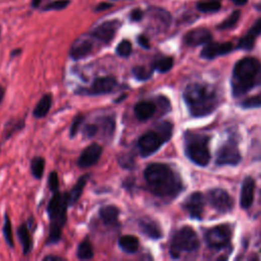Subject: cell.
<instances>
[{
	"label": "cell",
	"mask_w": 261,
	"mask_h": 261,
	"mask_svg": "<svg viewBox=\"0 0 261 261\" xmlns=\"http://www.w3.org/2000/svg\"><path fill=\"white\" fill-rule=\"evenodd\" d=\"M77 256L81 260H90L94 257V250L88 239L82 241L77 250Z\"/></svg>",
	"instance_id": "cell-28"
},
{
	"label": "cell",
	"mask_w": 261,
	"mask_h": 261,
	"mask_svg": "<svg viewBox=\"0 0 261 261\" xmlns=\"http://www.w3.org/2000/svg\"><path fill=\"white\" fill-rule=\"evenodd\" d=\"M199 248V239L196 232L190 227L179 230L172 238L170 245V255L179 258L181 252H192Z\"/></svg>",
	"instance_id": "cell-6"
},
{
	"label": "cell",
	"mask_w": 261,
	"mask_h": 261,
	"mask_svg": "<svg viewBox=\"0 0 261 261\" xmlns=\"http://www.w3.org/2000/svg\"><path fill=\"white\" fill-rule=\"evenodd\" d=\"M150 191L159 197H176L183 190L180 177L168 165L151 163L144 171Z\"/></svg>",
	"instance_id": "cell-1"
},
{
	"label": "cell",
	"mask_w": 261,
	"mask_h": 261,
	"mask_svg": "<svg viewBox=\"0 0 261 261\" xmlns=\"http://www.w3.org/2000/svg\"><path fill=\"white\" fill-rule=\"evenodd\" d=\"M48 187L51 192H56L58 191L59 188V180H58V175L56 171L50 172V175L48 177Z\"/></svg>",
	"instance_id": "cell-43"
},
{
	"label": "cell",
	"mask_w": 261,
	"mask_h": 261,
	"mask_svg": "<svg viewBox=\"0 0 261 261\" xmlns=\"http://www.w3.org/2000/svg\"><path fill=\"white\" fill-rule=\"evenodd\" d=\"M117 85H118L117 80L112 76L99 77L93 81V83L91 84L89 88L80 89L79 91H77V93L89 95V96L105 95V94L114 92Z\"/></svg>",
	"instance_id": "cell-8"
},
{
	"label": "cell",
	"mask_w": 261,
	"mask_h": 261,
	"mask_svg": "<svg viewBox=\"0 0 261 261\" xmlns=\"http://www.w3.org/2000/svg\"><path fill=\"white\" fill-rule=\"evenodd\" d=\"M18 236L23 246L24 255L30 254L33 249V240L30 234V227H28L27 224H22L18 229Z\"/></svg>",
	"instance_id": "cell-26"
},
{
	"label": "cell",
	"mask_w": 261,
	"mask_h": 261,
	"mask_svg": "<svg viewBox=\"0 0 261 261\" xmlns=\"http://www.w3.org/2000/svg\"><path fill=\"white\" fill-rule=\"evenodd\" d=\"M52 105V96L50 94H45L43 95L40 101L37 103L33 110V115L36 118H43L45 117Z\"/></svg>",
	"instance_id": "cell-27"
},
{
	"label": "cell",
	"mask_w": 261,
	"mask_h": 261,
	"mask_svg": "<svg viewBox=\"0 0 261 261\" xmlns=\"http://www.w3.org/2000/svg\"><path fill=\"white\" fill-rule=\"evenodd\" d=\"M156 111V105L150 101H140L134 107L136 117L140 121H146L150 119Z\"/></svg>",
	"instance_id": "cell-20"
},
{
	"label": "cell",
	"mask_w": 261,
	"mask_h": 261,
	"mask_svg": "<svg viewBox=\"0 0 261 261\" xmlns=\"http://www.w3.org/2000/svg\"><path fill=\"white\" fill-rule=\"evenodd\" d=\"M117 161H118V164L123 168L130 169V168L134 167V160L129 154L117 156Z\"/></svg>",
	"instance_id": "cell-41"
},
{
	"label": "cell",
	"mask_w": 261,
	"mask_h": 261,
	"mask_svg": "<svg viewBox=\"0 0 261 261\" xmlns=\"http://www.w3.org/2000/svg\"><path fill=\"white\" fill-rule=\"evenodd\" d=\"M184 99L190 113L195 117L208 115L217 106L215 91L211 87L200 83H192L186 87Z\"/></svg>",
	"instance_id": "cell-2"
},
{
	"label": "cell",
	"mask_w": 261,
	"mask_h": 261,
	"mask_svg": "<svg viewBox=\"0 0 261 261\" xmlns=\"http://www.w3.org/2000/svg\"><path fill=\"white\" fill-rule=\"evenodd\" d=\"M99 133V126L98 123H88L83 127L82 134L84 138L91 139L94 138Z\"/></svg>",
	"instance_id": "cell-38"
},
{
	"label": "cell",
	"mask_w": 261,
	"mask_h": 261,
	"mask_svg": "<svg viewBox=\"0 0 261 261\" xmlns=\"http://www.w3.org/2000/svg\"><path fill=\"white\" fill-rule=\"evenodd\" d=\"M132 50H133L132 43H130L128 40H122L116 47V53L123 58L128 57L130 53H132Z\"/></svg>",
	"instance_id": "cell-35"
},
{
	"label": "cell",
	"mask_w": 261,
	"mask_h": 261,
	"mask_svg": "<svg viewBox=\"0 0 261 261\" xmlns=\"http://www.w3.org/2000/svg\"><path fill=\"white\" fill-rule=\"evenodd\" d=\"M139 228L141 232L152 240H158L162 237L160 227L156 222L150 219H143L139 222Z\"/></svg>",
	"instance_id": "cell-21"
},
{
	"label": "cell",
	"mask_w": 261,
	"mask_h": 261,
	"mask_svg": "<svg viewBox=\"0 0 261 261\" xmlns=\"http://www.w3.org/2000/svg\"><path fill=\"white\" fill-rule=\"evenodd\" d=\"M118 246L126 254H135L139 249L140 243L137 237L133 235H124L119 238Z\"/></svg>",
	"instance_id": "cell-24"
},
{
	"label": "cell",
	"mask_w": 261,
	"mask_h": 261,
	"mask_svg": "<svg viewBox=\"0 0 261 261\" xmlns=\"http://www.w3.org/2000/svg\"><path fill=\"white\" fill-rule=\"evenodd\" d=\"M3 232H4V237L5 240L7 242V244L11 247L14 248V236H13V227H12V223L10 220V216L8 213L5 214V224H4V228H3Z\"/></svg>",
	"instance_id": "cell-32"
},
{
	"label": "cell",
	"mask_w": 261,
	"mask_h": 261,
	"mask_svg": "<svg viewBox=\"0 0 261 261\" xmlns=\"http://www.w3.org/2000/svg\"><path fill=\"white\" fill-rule=\"evenodd\" d=\"M233 50L232 43H207V45L201 51V57L213 59L217 56L226 55Z\"/></svg>",
	"instance_id": "cell-16"
},
{
	"label": "cell",
	"mask_w": 261,
	"mask_h": 261,
	"mask_svg": "<svg viewBox=\"0 0 261 261\" xmlns=\"http://www.w3.org/2000/svg\"><path fill=\"white\" fill-rule=\"evenodd\" d=\"M71 2L70 0H55V2L49 3L44 9L45 12H49V11H62L64 9H67L70 6Z\"/></svg>",
	"instance_id": "cell-40"
},
{
	"label": "cell",
	"mask_w": 261,
	"mask_h": 261,
	"mask_svg": "<svg viewBox=\"0 0 261 261\" xmlns=\"http://www.w3.org/2000/svg\"><path fill=\"white\" fill-rule=\"evenodd\" d=\"M112 8V5L111 4H106V3H103V4H99L96 9H95V12H103V11H106L108 9Z\"/></svg>",
	"instance_id": "cell-46"
},
{
	"label": "cell",
	"mask_w": 261,
	"mask_h": 261,
	"mask_svg": "<svg viewBox=\"0 0 261 261\" xmlns=\"http://www.w3.org/2000/svg\"><path fill=\"white\" fill-rule=\"evenodd\" d=\"M232 2L236 5V6H244L248 3V0H232Z\"/></svg>",
	"instance_id": "cell-49"
},
{
	"label": "cell",
	"mask_w": 261,
	"mask_h": 261,
	"mask_svg": "<svg viewBox=\"0 0 261 261\" xmlns=\"http://www.w3.org/2000/svg\"><path fill=\"white\" fill-rule=\"evenodd\" d=\"M119 26L120 24L117 20L106 21L92 31L91 37L103 43V44H108L115 37Z\"/></svg>",
	"instance_id": "cell-12"
},
{
	"label": "cell",
	"mask_w": 261,
	"mask_h": 261,
	"mask_svg": "<svg viewBox=\"0 0 261 261\" xmlns=\"http://www.w3.org/2000/svg\"><path fill=\"white\" fill-rule=\"evenodd\" d=\"M5 95H6V90H5L4 87L0 85V104H2V102L4 101Z\"/></svg>",
	"instance_id": "cell-48"
},
{
	"label": "cell",
	"mask_w": 261,
	"mask_h": 261,
	"mask_svg": "<svg viewBox=\"0 0 261 261\" xmlns=\"http://www.w3.org/2000/svg\"><path fill=\"white\" fill-rule=\"evenodd\" d=\"M99 130H102V137L106 141H111L114 129H115V119L112 116H102L98 119Z\"/></svg>",
	"instance_id": "cell-25"
},
{
	"label": "cell",
	"mask_w": 261,
	"mask_h": 261,
	"mask_svg": "<svg viewBox=\"0 0 261 261\" xmlns=\"http://www.w3.org/2000/svg\"><path fill=\"white\" fill-rule=\"evenodd\" d=\"M42 0H32V7L33 8H38L40 6Z\"/></svg>",
	"instance_id": "cell-50"
},
{
	"label": "cell",
	"mask_w": 261,
	"mask_h": 261,
	"mask_svg": "<svg viewBox=\"0 0 261 261\" xmlns=\"http://www.w3.org/2000/svg\"><path fill=\"white\" fill-rule=\"evenodd\" d=\"M185 209L188 211L192 219L202 220L204 209V196L200 192H195L189 196L184 203Z\"/></svg>",
	"instance_id": "cell-14"
},
{
	"label": "cell",
	"mask_w": 261,
	"mask_h": 261,
	"mask_svg": "<svg viewBox=\"0 0 261 261\" xmlns=\"http://www.w3.org/2000/svg\"><path fill=\"white\" fill-rule=\"evenodd\" d=\"M261 82V62L254 57L239 60L233 72V94L240 97L249 92Z\"/></svg>",
	"instance_id": "cell-3"
},
{
	"label": "cell",
	"mask_w": 261,
	"mask_h": 261,
	"mask_svg": "<svg viewBox=\"0 0 261 261\" xmlns=\"http://www.w3.org/2000/svg\"><path fill=\"white\" fill-rule=\"evenodd\" d=\"M254 194H255V181L251 177H247L242 185L241 190V206L244 209L249 208L254 201Z\"/></svg>",
	"instance_id": "cell-19"
},
{
	"label": "cell",
	"mask_w": 261,
	"mask_h": 261,
	"mask_svg": "<svg viewBox=\"0 0 261 261\" xmlns=\"http://www.w3.org/2000/svg\"><path fill=\"white\" fill-rule=\"evenodd\" d=\"M93 49L94 43L92 42V40L86 38L79 39L73 44L70 50V56L74 60H80L90 55L93 52Z\"/></svg>",
	"instance_id": "cell-15"
},
{
	"label": "cell",
	"mask_w": 261,
	"mask_h": 261,
	"mask_svg": "<svg viewBox=\"0 0 261 261\" xmlns=\"http://www.w3.org/2000/svg\"><path fill=\"white\" fill-rule=\"evenodd\" d=\"M143 12L139 9H136V10H133L132 12H130V15H129V19L130 21L133 22H140L142 19H143Z\"/></svg>",
	"instance_id": "cell-44"
},
{
	"label": "cell",
	"mask_w": 261,
	"mask_h": 261,
	"mask_svg": "<svg viewBox=\"0 0 261 261\" xmlns=\"http://www.w3.org/2000/svg\"><path fill=\"white\" fill-rule=\"evenodd\" d=\"M242 106L245 108H253L261 106V94L250 97L242 102Z\"/></svg>",
	"instance_id": "cell-42"
},
{
	"label": "cell",
	"mask_w": 261,
	"mask_h": 261,
	"mask_svg": "<svg viewBox=\"0 0 261 261\" xmlns=\"http://www.w3.org/2000/svg\"><path fill=\"white\" fill-rule=\"evenodd\" d=\"M172 67H173V58L172 57H163V58L157 59L153 63L152 69L161 74H164V73L169 72L172 69Z\"/></svg>",
	"instance_id": "cell-31"
},
{
	"label": "cell",
	"mask_w": 261,
	"mask_h": 261,
	"mask_svg": "<svg viewBox=\"0 0 261 261\" xmlns=\"http://www.w3.org/2000/svg\"><path fill=\"white\" fill-rule=\"evenodd\" d=\"M208 201L211 206L219 212H230L234 207L233 198L223 189H213L208 193Z\"/></svg>",
	"instance_id": "cell-11"
},
{
	"label": "cell",
	"mask_w": 261,
	"mask_h": 261,
	"mask_svg": "<svg viewBox=\"0 0 261 261\" xmlns=\"http://www.w3.org/2000/svg\"><path fill=\"white\" fill-rule=\"evenodd\" d=\"M99 216L104 225L106 226L116 225L119 216V209L114 205H105L100 208Z\"/></svg>",
	"instance_id": "cell-22"
},
{
	"label": "cell",
	"mask_w": 261,
	"mask_h": 261,
	"mask_svg": "<svg viewBox=\"0 0 261 261\" xmlns=\"http://www.w3.org/2000/svg\"><path fill=\"white\" fill-rule=\"evenodd\" d=\"M209 138L206 136L187 133L185 137V150L189 159L197 165L206 166L210 161L208 148Z\"/></svg>",
	"instance_id": "cell-5"
},
{
	"label": "cell",
	"mask_w": 261,
	"mask_h": 261,
	"mask_svg": "<svg viewBox=\"0 0 261 261\" xmlns=\"http://www.w3.org/2000/svg\"><path fill=\"white\" fill-rule=\"evenodd\" d=\"M138 43H139V45L141 47H143L145 49H149L150 48V42H149L148 38L146 36H144V35H140L138 37Z\"/></svg>",
	"instance_id": "cell-45"
},
{
	"label": "cell",
	"mask_w": 261,
	"mask_h": 261,
	"mask_svg": "<svg viewBox=\"0 0 261 261\" xmlns=\"http://www.w3.org/2000/svg\"><path fill=\"white\" fill-rule=\"evenodd\" d=\"M69 207L70 203L68 192H54L47 207L49 216V236L46 241L47 245L56 244L61 240L63 227L68 219Z\"/></svg>",
	"instance_id": "cell-4"
},
{
	"label": "cell",
	"mask_w": 261,
	"mask_h": 261,
	"mask_svg": "<svg viewBox=\"0 0 261 261\" xmlns=\"http://www.w3.org/2000/svg\"><path fill=\"white\" fill-rule=\"evenodd\" d=\"M25 125L24 120H13L9 121L6 128H5V134H6V139L11 138L18 130H21Z\"/></svg>",
	"instance_id": "cell-33"
},
{
	"label": "cell",
	"mask_w": 261,
	"mask_h": 261,
	"mask_svg": "<svg viewBox=\"0 0 261 261\" xmlns=\"http://www.w3.org/2000/svg\"><path fill=\"white\" fill-rule=\"evenodd\" d=\"M211 38L212 36L207 29L198 28L188 32L184 37V41L188 46L196 47L203 44H207V43L211 41Z\"/></svg>",
	"instance_id": "cell-17"
},
{
	"label": "cell",
	"mask_w": 261,
	"mask_h": 261,
	"mask_svg": "<svg viewBox=\"0 0 261 261\" xmlns=\"http://www.w3.org/2000/svg\"><path fill=\"white\" fill-rule=\"evenodd\" d=\"M232 239V230L227 225L216 226L206 231L205 241L210 248L223 249L226 248Z\"/></svg>",
	"instance_id": "cell-7"
},
{
	"label": "cell",
	"mask_w": 261,
	"mask_h": 261,
	"mask_svg": "<svg viewBox=\"0 0 261 261\" xmlns=\"http://www.w3.org/2000/svg\"><path fill=\"white\" fill-rule=\"evenodd\" d=\"M241 17V13L239 11L234 12L226 21H224L220 26L219 29L220 30H228V29H232L233 27H235L237 25V23L239 22Z\"/></svg>",
	"instance_id": "cell-37"
},
{
	"label": "cell",
	"mask_w": 261,
	"mask_h": 261,
	"mask_svg": "<svg viewBox=\"0 0 261 261\" xmlns=\"http://www.w3.org/2000/svg\"><path fill=\"white\" fill-rule=\"evenodd\" d=\"M21 52H22V51H21V50H20V49H17V50H14V51H13V52H12V56H13V57H15V56H17V55H18V54H20V53H21Z\"/></svg>",
	"instance_id": "cell-51"
},
{
	"label": "cell",
	"mask_w": 261,
	"mask_h": 261,
	"mask_svg": "<svg viewBox=\"0 0 261 261\" xmlns=\"http://www.w3.org/2000/svg\"><path fill=\"white\" fill-rule=\"evenodd\" d=\"M124 97H126V95H122V96H120V97H119L120 99H117V100H115V103H117V102H120V101H122V100L124 99Z\"/></svg>",
	"instance_id": "cell-52"
},
{
	"label": "cell",
	"mask_w": 261,
	"mask_h": 261,
	"mask_svg": "<svg viewBox=\"0 0 261 261\" xmlns=\"http://www.w3.org/2000/svg\"><path fill=\"white\" fill-rule=\"evenodd\" d=\"M157 132L163 138L164 142H167L172 135V124L168 121H161L157 125Z\"/></svg>",
	"instance_id": "cell-34"
},
{
	"label": "cell",
	"mask_w": 261,
	"mask_h": 261,
	"mask_svg": "<svg viewBox=\"0 0 261 261\" xmlns=\"http://www.w3.org/2000/svg\"><path fill=\"white\" fill-rule=\"evenodd\" d=\"M84 119H85V115H83V114H78L74 118V120H73V122L71 124V127H70V137L72 139L77 136L78 132H79L80 128H81L82 123L84 122Z\"/></svg>",
	"instance_id": "cell-39"
},
{
	"label": "cell",
	"mask_w": 261,
	"mask_h": 261,
	"mask_svg": "<svg viewBox=\"0 0 261 261\" xmlns=\"http://www.w3.org/2000/svg\"><path fill=\"white\" fill-rule=\"evenodd\" d=\"M89 178H90L89 173H86V175L80 177L78 182L73 187V189L68 193L70 206L75 205L80 200V198H81V196L83 194V191H84L87 183H88V181H89Z\"/></svg>",
	"instance_id": "cell-23"
},
{
	"label": "cell",
	"mask_w": 261,
	"mask_h": 261,
	"mask_svg": "<svg viewBox=\"0 0 261 261\" xmlns=\"http://www.w3.org/2000/svg\"><path fill=\"white\" fill-rule=\"evenodd\" d=\"M45 168V160L43 157L36 156L31 161V172L35 179L41 180L43 177V173H44Z\"/></svg>",
	"instance_id": "cell-29"
},
{
	"label": "cell",
	"mask_w": 261,
	"mask_h": 261,
	"mask_svg": "<svg viewBox=\"0 0 261 261\" xmlns=\"http://www.w3.org/2000/svg\"><path fill=\"white\" fill-rule=\"evenodd\" d=\"M222 5L219 0H203V2L197 4V10L205 14L215 13L217 11H220Z\"/></svg>",
	"instance_id": "cell-30"
},
{
	"label": "cell",
	"mask_w": 261,
	"mask_h": 261,
	"mask_svg": "<svg viewBox=\"0 0 261 261\" xmlns=\"http://www.w3.org/2000/svg\"><path fill=\"white\" fill-rule=\"evenodd\" d=\"M260 34H261V19L257 20L256 23L248 31V33L240 40L238 48L243 50H251L254 47L255 41Z\"/></svg>",
	"instance_id": "cell-18"
},
{
	"label": "cell",
	"mask_w": 261,
	"mask_h": 261,
	"mask_svg": "<svg viewBox=\"0 0 261 261\" xmlns=\"http://www.w3.org/2000/svg\"><path fill=\"white\" fill-rule=\"evenodd\" d=\"M241 161V153L234 141L224 144L216 154L217 165H237Z\"/></svg>",
	"instance_id": "cell-10"
},
{
	"label": "cell",
	"mask_w": 261,
	"mask_h": 261,
	"mask_svg": "<svg viewBox=\"0 0 261 261\" xmlns=\"http://www.w3.org/2000/svg\"><path fill=\"white\" fill-rule=\"evenodd\" d=\"M163 138L157 130H151L142 135L138 141V148L139 152L142 157H148L155 153L162 144H164Z\"/></svg>",
	"instance_id": "cell-9"
},
{
	"label": "cell",
	"mask_w": 261,
	"mask_h": 261,
	"mask_svg": "<svg viewBox=\"0 0 261 261\" xmlns=\"http://www.w3.org/2000/svg\"><path fill=\"white\" fill-rule=\"evenodd\" d=\"M43 260L44 261H62V260H64L62 257H60V256H53V255H49V256H46V257H44L43 258Z\"/></svg>",
	"instance_id": "cell-47"
},
{
	"label": "cell",
	"mask_w": 261,
	"mask_h": 261,
	"mask_svg": "<svg viewBox=\"0 0 261 261\" xmlns=\"http://www.w3.org/2000/svg\"><path fill=\"white\" fill-rule=\"evenodd\" d=\"M152 73H153V69L152 70H147L145 67H135L133 69V75L134 77L138 80V81H147L152 77Z\"/></svg>",
	"instance_id": "cell-36"
},
{
	"label": "cell",
	"mask_w": 261,
	"mask_h": 261,
	"mask_svg": "<svg viewBox=\"0 0 261 261\" xmlns=\"http://www.w3.org/2000/svg\"><path fill=\"white\" fill-rule=\"evenodd\" d=\"M103 148L98 143H92L87 147L78 159V166L81 168H88L95 165L101 158Z\"/></svg>",
	"instance_id": "cell-13"
}]
</instances>
